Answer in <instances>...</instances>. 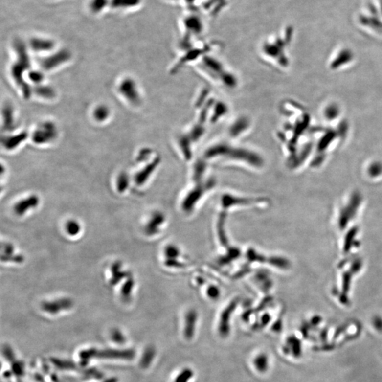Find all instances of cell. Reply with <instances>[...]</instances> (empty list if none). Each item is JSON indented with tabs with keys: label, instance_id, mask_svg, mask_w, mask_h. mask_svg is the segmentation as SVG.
Listing matches in <instances>:
<instances>
[{
	"label": "cell",
	"instance_id": "obj_1",
	"mask_svg": "<svg viewBox=\"0 0 382 382\" xmlns=\"http://www.w3.org/2000/svg\"><path fill=\"white\" fill-rule=\"evenodd\" d=\"M245 148L233 147L227 142H219L208 147L204 152V161L214 158H223L226 159L246 160L251 166H260L262 164V158L256 152L248 151Z\"/></svg>",
	"mask_w": 382,
	"mask_h": 382
},
{
	"label": "cell",
	"instance_id": "obj_2",
	"mask_svg": "<svg viewBox=\"0 0 382 382\" xmlns=\"http://www.w3.org/2000/svg\"><path fill=\"white\" fill-rule=\"evenodd\" d=\"M223 63L217 58L212 56H204V60H200L196 68L201 73L204 72V75L210 76V80L215 82L217 85L224 87H233L237 85V79L234 74L229 72Z\"/></svg>",
	"mask_w": 382,
	"mask_h": 382
},
{
	"label": "cell",
	"instance_id": "obj_3",
	"mask_svg": "<svg viewBox=\"0 0 382 382\" xmlns=\"http://www.w3.org/2000/svg\"><path fill=\"white\" fill-rule=\"evenodd\" d=\"M135 356V353L132 349L116 350L105 349L98 350L96 348H90L81 352L79 357L82 360L87 362L90 360L94 359H117L131 360Z\"/></svg>",
	"mask_w": 382,
	"mask_h": 382
},
{
	"label": "cell",
	"instance_id": "obj_4",
	"mask_svg": "<svg viewBox=\"0 0 382 382\" xmlns=\"http://www.w3.org/2000/svg\"><path fill=\"white\" fill-rule=\"evenodd\" d=\"M74 305L72 299L70 298H61L53 301H47L41 304V308L50 315H56L63 311L70 310Z\"/></svg>",
	"mask_w": 382,
	"mask_h": 382
},
{
	"label": "cell",
	"instance_id": "obj_5",
	"mask_svg": "<svg viewBox=\"0 0 382 382\" xmlns=\"http://www.w3.org/2000/svg\"><path fill=\"white\" fill-rule=\"evenodd\" d=\"M39 203V198L36 195H33L17 202L14 205V212L18 216H23L28 210L37 207Z\"/></svg>",
	"mask_w": 382,
	"mask_h": 382
},
{
	"label": "cell",
	"instance_id": "obj_6",
	"mask_svg": "<svg viewBox=\"0 0 382 382\" xmlns=\"http://www.w3.org/2000/svg\"><path fill=\"white\" fill-rule=\"evenodd\" d=\"M196 323H197V314L195 311H189L185 315L184 329H183V335L186 340H191L194 337Z\"/></svg>",
	"mask_w": 382,
	"mask_h": 382
},
{
	"label": "cell",
	"instance_id": "obj_7",
	"mask_svg": "<svg viewBox=\"0 0 382 382\" xmlns=\"http://www.w3.org/2000/svg\"><path fill=\"white\" fill-rule=\"evenodd\" d=\"M3 262H13L22 264L24 261L22 255L14 254V247L12 244L6 243L2 245V254L1 256Z\"/></svg>",
	"mask_w": 382,
	"mask_h": 382
},
{
	"label": "cell",
	"instance_id": "obj_8",
	"mask_svg": "<svg viewBox=\"0 0 382 382\" xmlns=\"http://www.w3.org/2000/svg\"><path fill=\"white\" fill-rule=\"evenodd\" d=\"M234 310V307L230 306L229 308L226 309L222 314V316L220 317V323H219V333L220 336L223 337H226L229 335L230 333V324H229V319H230L231 312Z\"/></svg>",
	"mask_w": 382,
	"mask_h": 382
},
{
	"label": "cell",
	"instance_id": "obj_9",
	"mask_svg": "<svg viewBox=\"0 0 382 382\" xmlns=\"http://www.w3.org/2000/svg\"><path fill=\"white\" fill-rule=\"evenodd\" d=\"M164 215L160 212H155L152 215L151 219L145 226L146 234L152 236L157 234L159 229V226L164 223Z\"/></svg>",
	"mask_w": 382,
	"mask_h": 382
},
{
	"label": "cell",
	"instance_id": "obj_10",
	"mask_svg": "<svg viewBox=\"0 0 382 382\" xmlns=\"http://www.w3.org/2000/svg\"><path fill=\"white\" fill-rule=\"evenodd\" d=\"M112 277L110 280L111 285H115L120 283L123 279L128 278L131 273L128 271L122 270V264L120 261L114 263L112 266Z\"/></svg>",
	"mask_w": 382,
	"mask_h": 382
},
{
	"label": "cell",
	"instance_id": "obj_11",
	"mask_svg": "<svg viewBox=\"0 0 382 382\" xmlns=\"http://www.w3.org/2000/svg\"><path fill=\"white\" fill-rule=\"evenodd\" d=\"M253 364L258 372L261 374L266 373L270 366L269 356L264 353H259L253 358Z\"/></svg>",
	"mask_w": 382,
	"mask_h": 382
},
{
	"label": "cell",
	"instance_id": "obj_12",
	"mask_svg": "<svg viewBox=\"0 0 382 382\" xmlns=\"http://www.w3.org/2000/svg\"><path fill=\"white\" fill-rule=\"evenodd\" d=\"M156 356V350L155 348L150 346L146 348L144 352L143 356L141 358L140 365L142 368H147L150 367V364L153 362L155 357Z\"/></svg>",
	"mask_w": 382,
	"mask_h": 382
},
{
	"label": "cell",
	"instance_id": "obj_13",
	"mask_svg": "<svg viewBox=\"0 0 382 382\" xmlns=\"http://www.w3.org/2000/svg\"><path fill=\"white\" fill-rule=\"evenodd\" d=\"M157 163H153V164L149 165L148 166L144 169L143 170L139 172L137 175L135 176L136 183L138 185H142L148 179L150 176L151 175L152 173L154 172L155 169V166H156Z\"/></svg>",
	"mask_w": 382,
	"mask_h": 382
},
{
	"label": "cell",
	"instance_id": "obj_14",
	"mask_svg": "<svg viewBox=\"0 0 382 382\" xmlns=\"http://www.w3.org/2000/svg\"><path fill=\"white\" fill-rule=\"evenodd\" d=\"M135 285V282L133 275H131V276L127 278V280L121 289L122 297L125 300L130 299V298L131 297Z\"/></svg>",
	"mask_w": 382,
	"mask_h": 382
},
{
	"label": "cell",
	"instance_id": "obj_15",
	"mask_svg": "<svg viewBox=\"0 0 382 382\" xmlns=\"http://www.w3.org/2000/svg\"><path fill=\"white\" fill-rule=\"evenodd\" d=\"M194 376V372L189 367L182 369L174 379V382H189Z\"/></svg>",
	"mask_w": 382,
	"mask_h": 382
},
{
	"label": "cell",
	"instance_id": "obj_16",
	"mask_svg": "<svg viewBox=\"0 0 382 382\" xmlns=\"http://www.w3.org/2000/svg\"><path fill=\"white\" fill-rule=\"evenodd\" d=\"M66 230L69 236H77L81 231V225L74 220H69L66 225Z\"/></svg>",
	"mask_w": 382,
	"mask_h": 382
},
{
	"label": "cell",
	"instance_id": "obj_17",
	"mask_svg": "<svg viewBox=\"0 0 382 382\" xmlns=\"http://www.w3.org/2000/svg\"><path fill=\"white\" fill-rule=\"evenodd\" d=\"M129 185V179L125 174H122L119 176L118 181H117V188L120 193H123L126 191Z\"/></svg>",
	"mask_w": 382,
	"mask_h": 382
},
{
	"label": "cell",
	"instance_id": "obj_18",
	"mask_svg": "<svg viewBox=\"0 0 382 382\" xmlns=\"http://www.w3.org/2000/svg\"><path fill=\"white\" fill-rule=\"evenodd\" d=\"M112 338L116 343H123L125 341L124 336L118 329H115L112 331Z\"/></svg>",
	"mask_w": 382,
	"mask_h": 382
}]
</instances>
